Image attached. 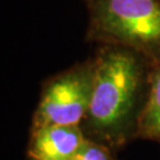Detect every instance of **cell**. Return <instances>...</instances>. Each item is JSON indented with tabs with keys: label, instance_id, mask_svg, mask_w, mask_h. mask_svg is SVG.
Masks as SVG:
<instances>
[{
	"label": "cell",
	"instance_id": "1",
	"mask_svg": "<svg viewBox=\"0 0 160 160\" xmlns=\"http://www.w3.org/2000/svg\"><path fill=\"white\" fill-rule=\"evenodd\" d=\"M94 63L92 101L81 128L89 140L116 151L138 138L153 63L133 50L112 45L101 46Z\"/></svg>",
	"mask_w": 160,
	"mask_h": 160
},
{
	"label": "cell",
	"instance_id": "2",
	"mask_svg": "<svg viewBox=\"0 0 160 160\" xmlns=\"http://www.w3.org/2000/svg\"><path fill=\"white\" fill-rule=\"evenodd\" d=\"M87 37L102 45L138 52L160 62V0H86Z\"/></svg>",
	"mask_w": 160,
	"mask_h": 160
},
{
	"label": "cell",
	"instance_id": "3",
	"mask_svg": "<svg viewBox=\"0 0 160 160\" xmlns=\"http://www.w3.org/2000/svg\"><path fill=\"white\" fill-rule=\"evenodd\" d=\"M94 78V58L51 77L43 87L31 128L81 126L89 110Z\"/></svg>",
	"mask_w": 160,
	"mask_h": 160
},
{
	"label": "cell",
	"instance_id": "4",
	"mask_svg": "<svg viewBox=\"0 0 160 160\" xmlns=\"http://www.w3.org/2000/svg\"><path fill=\"white\" fill-rule=\"evenodd\" d=\"M81 126H42L31 128L29 160H72L86 143Z\"/></svg>",
	"mask_w": 160,
	"mask_h": 160
},
{
	"label": "cell",
	"instance_id": "5",
	"mask_svg": "<svg viewBox=\"0 0 160 160\" xmlns=\"http://www.w3.org/2000/svg\"><path fill=\"white\" fill-rule=\"evenodd\" d=\"M138 138L160 142V62L153 64L147 101L139 125Z\"/></svg>",
	"mask_w": 160,
	"mask_h": 160
},
{
	"label": "cell",
	"instance_id": "6",
	"mask_svg": "<svg viewBox=\"0 0 160 160\" xmlns=\"http://www.w3.org/2000/svg\"><path fill=\"white\" fill-rule=\"evenodd\" d=\"M113 149L87 139L86 143L72 160H116Z\"/></svg>",
	"mask_w": 160,
	"mask_h": 160
}]
</instances>
